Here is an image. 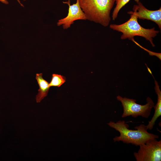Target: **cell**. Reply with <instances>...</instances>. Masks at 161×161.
Here are the masks:
<instances>
[{
    "mask_svg": "<svg viewBox=\"0 0 161 161\" xmlns=\"http://www.w3.org/2000/svg\"><path fill=\"white\" fill-rule=\"evenodd\" d=\"M127 13L131 14V17L127 21L121 24H111L110 28L114 30L122 33L121 39L128 38L132 40L135 36L144 38L150 42L152 46L155 45L153 43V38L156 37L159 32L155 30V28L146 29L142 27L138 22V18L134 11H130Z\"/></svg>",
    "mask_w": 161,
    "mask_h": 161,
    "instance_id": "3",
    "label": "cell"
},
{
    "mask_svg": "<svg viewBox=\"0 0 161 161\" xmlns=\"http://www.w3.org/2000/svg\"><path fill=\"white\" fill-rule=\"evenodd\" d=\"M86 19L108 26L111 20L110 14L115 0H78Z\"/></svg>",
    "mask_w": 161,
    "mask_h": 161,
    "instance_id": "2",
    "label": "cell"
},
{
    "mask_svg": "<svg viewBox=\"0 0 161 161\" xmlns=\"http://www.w3.org/2000/svg\"><path fill=\"white\" fill-rule=\"evenodd\" d=\"M42 73H37L35 78L39 86L38 93L36 95V100L37 103H39L47 95L50 88L49 83L42 77Z\"/></svg>",
    "mask_w": 161,
    "mask_h": 161,
    "instance_id": "9",
    "label": "cell"
},
{
    "mask_svg": "<svg viewBox=\"0 0 161 161\" xmlns=\"http://www.w3.org/2000/svg\"><path fill=\"white\" fill-rule=\"evenodd\" d=\"M154 82V89L157 96V103L154 107V115L151 120L148 122V124L146 126L147 129L149 130H151L153 129L156 121L161 115V91L157 82L155 79Z\"/></svg>",
    "mask_w": 161,
    "mask_h": 161,
    "instance_id": "8",
    "label": "cell"
},
{
    "mask_svg": "<svg viewBox=\"0 0 161 161\" xmlns=\"http://www.w3.org/2000/svg\"><path fill=\"white\" fill-rule=\"evenodd\" d=\"M137 5H134L133 10L137 16L138 18L143 20L147 19L155 22L161 29V8L158 10H150L145 8L140 1L137 3Z\"/></svg>",
    "mask_w": 161,
    "mask_h": 161,
    "instance_id": "7",
    "label": "cell"
},
{
    "mask_svg": "<svg viewBox=\"0 0 161 161\" xmlns=\"http://www.w3.org/2000/svg\"><path fill=\"white\" fill-rule=\"evenodd\" d=\"M107 124L120 133V136L113 138L114 142L121 141L124 143L137 146L149 139H158L159 137L158 135L149 133L146 126L144 124L135 126L134 128L135 129L134 130L129 129V124L124 120H119L116 122L110 121Z\"/></svg>",
    "mask_w": 161,
    "mask_h": 161,
    "instance_id": "1",
    "label": "cell"
},
{
    "mask_svg": "<svg viewBox=\"0 0 161 161\" xmlns=\"http://www.w3.org/2000/svg\"><path fill=\"white\" fill-rule=\"evenodd\" d=\"M66 80L65 77L60 75L53 74L51 81L49 83V86L59 87L65 82Z\"/></svg>",
    "mask_w": 161,
    "mask_h": 161,
    "instance_id": "10",
    "label": "cell"
},
{
    "mask_svg": "<svg viewBox=\"0 0 161 161\" xmlns=\"http://www.w3.org/2000/svg\"><path fill=\"white\" fill-rule=\"evenodd\" d=\"M117 100L120 101L123 108L122 117L131 116L134 117L138 116L147 118L150 116L151 109L154 105L152 99L148 97L146 100L147 103L144 105L137 103L136 100L126 97H123L120 95L117 97Z\"/></svg>",
    "mask_w": 161,
    "mask_h": 161,
    "instance_id": "4",
    "label": "cell"
},
{
    "mask_svg": "<svg viewBox=\"0 0 161 161\" xmlns=\"http://www.w3.org/2000/svg\"><path fill=\"white\" fill-rule=\"evenodd\" d=\"M139 0H134V1L137 3L139 1Z\"/></svg>",
    "mask_w": 161,
    "mask_h": 161,
    "instance_id": "15",
    "label": "cell"
},
{
    "mask_svg": "<svg viewBox=\"0 0 161 161\" xmlns=\"http://www.w3.org/2000/svg\"><path fill=\"white\" fill-rule=\"evenodd\" d=\"M23 0L25 1L26 0ZM17 1L20 4L21 6L23 7L24 6L23 5L21 4L19 0H17ZM0 1L6 4H8L9 3L8 2L7 0H0Z\"/></svg>",
    "mask_w": 161,
    "mask_h": 161,
    "instance_id": "13",
    "label": "cell"
},
{
    "mask_svg": "<svg viewBox=\"0 0 161 161\" xmlns=\"http://www.w3.org/2000/svg\"><path fill=\"white\" fill-rule=\"evenodd\" d=\"M137 152L134 153L137 161H160L161 141L152 139L139 145Z\"/></svg>",
    "mask_w": 161,
    "mask_h": 161,
    "instance_id": "5",
    "label": "cell"
},
{
    "mask_svg": "<svg viewBox=\"0 0 161 161\" xmlns=\"http://www.w3.org/2000/svg\"><path fill=\"white\" fill-rule=\"evenodd\" d=\"M132 41L134 42L135 44H136L137 45L139 46L140 47L143 49L144 50L148 52L150 55H154L157 57L160 60L161 59V53H156L152 51H150L148 49L144 48V47H142L138 43L136 42L134 40V39H133Z\"/></svg>",
    "mask_w": 161,
    "mask_h": 161,
    "instance_id": "12",
    "label": "cell"
},
{
    "mask_svg": "<svg viewBox=\"0 0 161 161\" xmlns=\"http://www.w3.org/2000/svg\"><path fill=\"white\" fill-rule=\"evenodd\" d=\"M145 65H146V64H145ZM146 66L147 67V69L148 70V72H150V74L152 75L153 77L154 78V77L153 76V75H152V72H151V70H150V69L148 67V66H147L146 65Z\"/></svg>",
    "mask_w": 161,
    "mask_h": 161,
    "instance_id": "14",
    "label": "cell"
},
{
    "mask_svg": "<svg viewBox=\"0 0 161 161\" xmlns=\"http://www.w3.org/2000/svg\"><path fill=\"white\" fill-rule=\"evenodd\" d=\"M130 0H115L116 6L114 8L112 14V19L114 21L117 17L118 14L120 10Z\"/></svg>",
    "mask_w": 161,
    "mask_h": 161,
    "instance_id": "11",
    "label": "cell"
},
{
    "mask_svg": "<svg viewBox=\"0 0 161 161\" xmlns=\"http://www.w3.org/2000/svg\"><path fill=\"white\" fill-rule=\"evenodd\" d=\"M63 2L68 5V13L66 17L58 20L57 23L58 26L62 25L64 29H66L69 28L76 20H87L85 14L80 6L78 0H77L76 2L72 5H70V0Z\"/></svg>",
    "mask_w": 161,
    "mask_h": 161,
    "instance_id": "6",
    "label": "cell"
}]
</instances>
